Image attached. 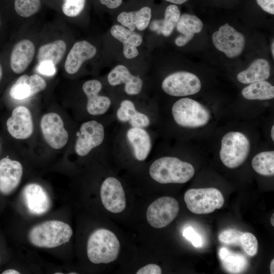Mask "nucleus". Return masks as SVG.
I'll use <instances>...</instances> for the list:
<instances>
[{
	"instance_id": "nucleus-40",
	"label": "nucleus",
	"mask_w": 274,
	"mask_h": 274,
	"mask_svg": "<svg viewBox=\"0 0 274 274\" xmlns=\"http://www.w3.org/2000/svg\"><path fill=\"white\" fill-rule=\"evenodd\" d=\"M123 52L127 59H132L139 55L137 47L133 46L123 47Z\"/></svg>"
},
{
	"instance_id": "nucleus-6",
	"label": "nucleus",
	"mask_w": 274,
	"mask_h": 274,
	"mask_svg": "<svg viewBox=\"0 0 274 274\" xmlns=\"http://www.w3.org/2000/svg\"><path fill=\"white\" fill-rule=\"evenodd\" d=\"M250 150V141L244 134L237 131H230L222 139L220 158L225 166L235 168L245 161Z\"/></svg>"
},
{
	"instance_id": "nucleus-2",
	"label": "nucleus",
	"mask_w": 274,
	"mask_h": 274,
	"mask_svg": "<svg viewBox=\"0 0 274 274\" xmlns=\"http://www.w3.org/2000/svg\"><path fill=\"white\" fill-rule=\"evenodd\" d=\"M194 173L192 164L173 156L159 157L149 168L150 177L162 184L185 183L193 177Z\"/></svg>"
},
{
	"instance_id": "nucleus-5",
	"label": "nucleus",
	"mask_w": 274,
	"mask_h": 274,
	"mask_svg": "<svg viewBox=\"0 0 274 274\" xmlns=\"http://www.w3.org/2000/svg\"><path fill=\"white\" fill-rule=\"evenodd\" d=\"M172 117L179 126L196 128L206 125L211 115L209 111L198 101L183 97L177 100L171 109Z\"/></svg>"
},
{
	"instance_id": "nucleus-33",
	"label": "nucleus",
	"mask_w": 274,
	"mask_h": 274,
	"mask_svg": "<svg viewBox=\"0 0 274 274\" xmlns=\"http://www.w3.org/2000/svg\"><path fill=\"white\" fill-rule=\"evenodd\" d=\"M240 246L249 256L253 257L257 254L258 244L255 236L250 232H243L241 237Z\"/></svg>"
},
{
	"instance_id": "nucleus-48",
	"label": "nucleus",
	"mask_w": 274,
	"mask_h": 274,
	"mask_svg": "<svg viewBox=\"0 0 274 274\" xmlns=\"http://www.w3.org/2000/svg\"><path fill=\"white\" fill-rule=\"evenodd\" d=\"M2 75H3V70H2V66L0 64V81L1 80V79L2 78Z\"/></svg>"
},
{
	"instance_id": "nucleus-43",
	"label": "nucleus",
	"mask_w": 274,
	"mask_h": 274,
	"mask_svg": "<svg viewBox=\"0 0 274 274\" xmlns=\"http://www.w3.org/2000/svg\"><path fill=\"white\" fill-rule=\"evenodd\" d=\"M167 2L174 3L175 4L181 5L189 0H165Z\"/></svg>"
},
{
	"instance_id": "nucleus-25",
	"label": "nucleus",
	"mask_w": 274,
	"mask_h": 274,
	"mask_svg": "<svg viewBox=\"0 0 274 274\" xmlns=\"http://www.w3.org/2000/svg\"><path fill=\"white\" fill-rule=\"evenodd\" d=\"M180 14L179 8L175 5H170L165 11L164 19L153 21L150 28L158 34L168 37L172 34L176 26Z\"/></svg>"
},
{
	"instance_id": "nucleus-47",
	"label": "nucleus",
	"mask_w": 274,
	"mask_h": 274,
	"mask_svg": "<svg viewBox=\"0 0 274 274\" xmlns=\"http://www.w3.org/2000/svg\"><path fill=\"white\" fill-rule=\"evenodd\" d=\"M270 223L272 226H274V214H273L270 218Z\"/></svg>"
},
{
	"instance_id": "nucleus-21",
	"label": "nucleus",
	"mask_w": 274,
	"mask_h": 274,
	"mask_svg": "<svg viewBox=\"0 0 274 274\" xmlns=\"http://www.w3.org/2000/svg\"><path fill=\"white\" fill-rule=\"evenodd\" d=\"M35 53V45L29 40H22L16 44L10 57L12 71L16 74L23 72L32 61Z\"/></svg>"
},
{
	"instance_id": "nucleus-34",
	"label": "nucleus",
	"mask_w": 274,
	"mask_h": 274,
	"mask_svg": "<svg viewBox=\"0 0 274 274\" xmlns=\"http://www.w3.org/2000/svg\"><path fill=\"white\" fill-rule=\"evenodd\" d=\"M86 0H64L62 6L63 14L70 17L79 15L83 10Z\"/></svg>"
},
{
	"instance_id": "nucleus-12",
	"label": "nucleus",
	"mask_w": 274,
	"mask_h": 274,
	"mask_svg": "<svg viewBox=\"0 0 274 274\" xmlns=\"http://www.w3.org/2000/svg\"><path fill=\"white\" fill-rule=\"evenodd\" d=\"M179 206L173 197L163 196L156 199L148 208L146 217L149 224L155 228L165 227L178 216Z\"/></svg>"
},
{
	"instance_id": "nucleus-45",
	"label": "nucleus",
	"mask_w": 274,
	"mask_h": 274,
	"mask_svg": "<svg viewBox=\"0 0 274 274\" xmlns=\"http://www.w3.org/2000/svg\"><path fill=\"white\" fill-rule=\"evenodd\" d=\"M271 138L274 141V125H272L271 129Z\"/></svg>"
},
{
	"instance_id": "nucleus-24",
	"label": "nucleus",
	"mask_w": 274,
	"mask_h": 274,
	"mask_svg": "<svg viewBox=\"0 0 274 274\" xmlns=\"http://www.w3.org/2000/svg\"><path fill=\"white\" fill-rule=\"evenodd\" d=\"M151 18V10L144 7L138 11L122 12L117 17V21L130 30H145L149 25Z\"/></svg>"
},
{
	"instance_id": "nucleus-13",
	"label": "nucleus",
	"mask_w": 274,
	"mask_h": 274,
	"mask_svg": "<svg viewBox=\"0 0 274 274\" xmlns=\"http://www.w3.org/2000/svg\"><path fill=\"white\" fill-rule=\"evenodd\" d=\"M212 39L214 46L229 58L239 56L245 48L244 36L228 23L215 31Z\"/></svg>"
},
{
	"instance_id": "nucleus-1",
	"label": "nucleus",
	"mask_w": 274,
	"mask_h": 274,
	"mask_svg": "<svg viewBox=\"0 0 274 274\" xmlns=\"http://www.w3.org/2000/svg\"><path fill=\"white\" fill-rule=\"evenodd\" d=\"M119 125L109 138L108 150L126 153L138 162L145 161L153 148L150 129Z\"/></svg>"
},
{
	"instance_id": "nucleus-30",
	"label": "nucleus",
	"mask_w": 274,
	"mask_h": 274,
	"mask_svg": "<svg viewBox=\"0 0 274 274\" xmlns=\"http://www.w3.org/2000/svg\"><path fill=\"white\" fill-rule=\"evenodd\" d=\"M111 33L115 39L122 43L123 47L133 46L138 47L143 42L142 36L122 25L116 24L111 28Z\"/></svg>"
},
{
	"instance_id": "nucleus-8",
	"label": "nucleus",
	"mask_w": 274,
	"mask_h": 274,
	"mask_svg": "<svg viewBox=\"0 0 274 274\" xmlns=\"http://www.w3.org/2000/svg\"><path fill=\"white\" fill-rule=\"evenodd\" d=\"M152 113L151 108L140 107L131 99H124L117 104L114 116L119 124L150 129L153 123Z\"/></svg>"
},
{
	"instance_id": "nucleus-29",
	"label": "nucleus",
	"mask_w": 274,
	"mask_h": 274,
	"mask_svg": "<svg viewBox=\"0 0 274 274\" xmlns=\"http://www.w3.org/2000/svg\"><path fill=\"white\" fill-rule=\"evenodd\" d=\"M252 166L258 174L265 176L274 175V151H264L257 154L252 160Z\"/></svg>"
},
{
	"instance_id": "nucleus-36",
	"label": "nucleus",
	"mask_w": 274,
	"mask_h": 274,
	"mask_svg": "<svg viewBox=\"0 0 274 274\" xmlns=\"http://www.w3.org/2000/svg\"><path fill=\"white\" fill-rule=\"evenodd\" d=\"M183 235L196 248L201 247L202 240L201 237L191 227L185 228L183 231Z\"/></svg>"
},
{
	"instance_id": "nucleus-37",
	"label": "nucleus",
	"mask_w": 274,
	"mask_h": 274,
	"mask_svg": "<svg viewBox=\"0 0 274 274\" xmlns=\"http://www.w3.org/2000/svg\"><path fill=\"white\" fill-rule=\"evenodd\" d=\"M38 70L43 75L51 76L56 73L55 65L50 61H44L39 63Z\"/></svg>"
},
{
	"instance_id": "nucleus-44",
	"label": "nucleus",
	"mask_w": 274,
	"mask_h": 274,
	"mask_svg": "<svg viewBox=\"0 0 274 274\" xmlns=\"http://www.w3.org/2000/svg\"><path fill=\"white\" fill-rule=\"evenodd\" d=\"M270 270L271 274L274 273V260L272 259L270 264Z\"/></svg>"
},
{
	"instance_id": "nucleus-28",
	"label": "nucleus",
	"mask_w": 274,
	"mask_h": 274,
	"mask_svg": "<svg viewBox=\"0 0 274 274\" xmlns=\"http://www.w3.org/2000/svg\"><path fill=\"white\" fill-rule=\"evenodd\" d=\"M243 97L249 100H267L274 97V87L269 82L263 81L250 84L242 91Z\"/></svg>"
},
{
	"instance_id": "nucleus-35",
	"label": "nucleus",
	"mask_w": 274,
	"mask_h": 274,
	"mask_svg": "<svg viewBox=\"0 0 274 274\" xmlns=\"http://www.w3.org/2000/svg\"><path fill=\"white\" fill-rule=\"evenodd\" d=\"M243 233L235 229H226L219 234V241L226 245L239 246L241 237Z\"/></svg>"
},
{
	"instance_id": "nucleus-27",
	"label": "nucleus",
	"mask_w": 274,
	"mask_h": 274,
	"mask_svg": "<svg viewBox=\"0 0 274 274\" xmlns=\"http://www.w3.org/2000/svg\"><path fill=\"white\" fill-rule=\"evenodd\" d=\"M66 49L65 42L58 40L41 46L38 53L39 62L50 61L55 65L58 64L63 58Z\"/></svg>"
},
{
	"instance_id": "nucleus-23",
	"label": "nucleus",
	"mask_w": 274,
	"mask_h": 274,
	"mask_svg": "<svg viewBox=\"0 0 274 274\" xmlns=\"http://www.w3.org/2000/svg\"><path fill=\"white\" fill-rule=\"evenodd\" d=\"M270 75V66L267 60L263 58L255 60L249 66L237 75V80L243 84H252L265 81Z\"/></svg>"
},
{
	"instance_id": "nucleus-11",
	"label": "nucleus",
	"mask_w": 274,
	"mask_h": 274,
	"mask_svg": "<svg viewBox=\"0 0 274 274\" xmlns=\"http://www.w3.org/2000/svg\"><path fill=\"white\" fill-rule=\"evenodd\" d=\"M201 85L195 75L184 71L173 73L166 77L161 83L162 90L176 97L186 96L198 93Z\"/></svg>"
},
{
	"instance_id": "nucleus-22",
	"label": "nucleus",
	"mask_w": 274,
	"mask_h": 274,
	"mask_svg": "<svg viewBox=\"0 0 274 274\" xmlns=\"http://www.w3.org/2000/svg\"><path fill=\"white\" fill-rule=\"evenodd\" d=\"M176 27L181 35L176 39L175 43L177 46L182 47L193 39L195 33L201 31L203 23L196 16L184 14L180 16Z\"/></svg>"
},
{
	"instance_id": "nucleus-46",
	"label": "nucleus",
	"mask_w": 274,
	"mask_h": 274,
	"mask_svg": "<svg viewBox=\"0 0 274 274\" xmlns=\"http://www.w3.org/2000/svg\"><path fill=\"white\" fill-rule=\"evenodd\" d=\"M274 49V42H272L271 45V54H272L273 58H274V49Z\"/></svg>"
},
{
	"instance_id": "nucleus-7",
	"label": "nucleus",
	"mask_w": 274,
	"mask_h": 274,
	"mask_svg": "<svg viewBox=\"0 0 274 274\" xmlns=\"http://www.w3.org/2000/svg\"><path fill=\"white\" fill-rule=\"evenodd\" d=\"M187 208L195 214H210L222 207L224 198L215 188L190 189L184 195Z\"/></svg>"
},
{
	"instance_id": "nucleus-3",
	"label": "nucleus",
	"mask_w": 274,
	"mask_h": 274,
	"mask_svg": "<svg viewBox=\"0 0 274 274\" xmlns=\"http://www.w3.org/2000/svg\"><path fill=\"white\" fill-rule=\"evenodd\" d=\"M73 230L67 223L58 220H49L37 224L29 231L28 238L33 246L53 248L67 243Z\"/></svg>"
},
{
	"instance_id": "nucleus-26",
	"label": "nucleus",
	"mask_w": 274,
	"mask_h": 274,
	"mask_svg": "<svg viewBox=\"0 0 274 274\" xmlns=\"http://www.w3.org/2000/svg\"><path fill=\"white\" fill-rule=\"evenodd\" d=\"M219 257L223 267L229 273H239L247 267L248 261L244 255L225 247L220 249Z\"/></svg>"
},
{
	"instance_id": "nucleus-41",
	"label": "nucleus",
	"mask_w": 274,
	"mask_h": 274,
	"mask_svg": "<svg viewBox=\"0 0 274 274\" xmlns=\"http://www.w3.org/2000/svg\"><path fill=\"white\" fill-rule=\"evenodd\" d=\"M100 2L110 9H115L120 6L122 0H99Z\"/></svg>"
},
{
	"instance_id": "nucleus-51",
	"label": "nucleus",
	"mask_w": 274,
	"mask_h": 274,
	"mask_svg": "<svg viewBox=\"0 0 274 274\" xmlns=\"http://www.w3.org/2000/svg\"><path fill=\"white\" fill-rule=\"evenodd\" d=\"M0 148H1V144H0Z\"/></svg>"
},
{
	"instance_id": "nucleus-14",
	"label": "nucleus",
	"mask_w": 274,
	"mask_h": 274,
	"mask_svg": "<svg viewBox=\"0 0 274 274\" xmlns=\"http://www.w3.org/2000/svg\"><path fill=\"white\" fill-rule=\"evenodd\" d=\"M41 130L47 143L52 148H62L68 142V133L61 117L56 113L44 115L40 122Z\"/></svg>"
},
{
	"instance_id": "nucleus-20",
	"label": "nucleus",
	"mask_w": 274,
	"mask_h": 274,
	"mask_svg": "<svg viewBox=\"0 0 274 274\" xmlns=\"http://www.w3.org/2000/svg\"><path fill=\"white\" fill-rule=\"evenodd\" d=\"M94 46L86 41L76 42L69 52L64 63L65 71L69 74L76 73L83 63L93 58L96 53Z\"/></svg>"
},
{
	"instance_id": "nucleus-4",
	"label": "nucleus",
	"mask_w": 274,
	"mask_h": 274,
	"mask_svg": "<svg viewBox=\"0 0 274 274\" xmlns=\"http://www.w3.org/2000/svg\"><path fill=\"white\" fill-rule=\"evenodd\" d=\"M119 251L120 243L117 236L107 229L96 230L91 233L87 241V256L94 264H107L115 261Z\"/></svg>"
},
{
	"instance_id": "nucleus-50",
	"label": "nucleus",
	"mask_w": 274,
	"mask_h": 274,
	"mask_svg": "<svg viewBox=\"0 0 274 274\" xmlns=\"http://www.w3.org/2000/svg\"><path fill=\"white\" fill-rule=\"evenodd\" d=\"M0 25H1V20H0Z\"/></svg>"
},
{
	"instance_id": "nucleus-9",
	"label": "nucleus",
	"mask_w": 274,
	"mask_h": 274,
	"mask_svg": "<svg viewBox=\"0 0 274 274\" xmlns=\"http://www.w3.org/2000/svg\"><path fill=\"white\" fill-rule=\"evenodd\" d=\"M105 125L96 120L84 122L77 134L74 150L80 157L88 155L93 150L100 147L106 140Z\"/></svg>"
},
{
	"instance_id": "nucleus-16",
	"label": "nucleus",
	"mask_w": 274,
	"mask_h": 274,
	"mask_svg": "<svg viewBox=\"0 0 274 274\" xmlns=\"http://www.w3.org/2000/svg\"><path fill=\"white\" fill-rule=\"evenodd\" d=\"M22 196L27 210L32 215H44L51 208L49 195L39 184L30 183L26 185L22 190Z\"/></svg>"
},
{
	"instance_id": "nucleus-49",
	"label": "nucleus",
	"mask_w": 274,
	"mask_h": 274,
	"mask_svg": "<svg viewBox=\"0 0 274 274\" xmlns=\"http://www.w3.org/2000/svg\"><path fill=\"white\" fill-rule=\"evenodd\" d=\"M70 273L72 274V273H76V272H70Z\"/></svg>"
},
{
	"instance_id": "nucleus-17",
	"label": "nucleus",
	"mask_w": 274,
	"mask_h": 274,
	"mask_svg": "<svg viewBox=\"0 0 274 274\" xmlns=\"http://www.w3.org/2000/svg\"><path fill=\"white\" fill-rule=\"evenodd\" d=\"M7 130L15 139L25 140L29 138L33 131V123L29 109L19 106L13 109L6 123Z\"/></svg>"
},
{
	"instance_id": "nucleus-15",
	"label": "nucleus",
	"mask_w": 274,
	"mask_h": 274,
	"mask_svg": "<svg viewBox=\"0 0 274 274\" xmlns=\"http://www.w3.org/2000/svg\"><path fill=\"white\" fill-rule=\"evenodd\" d=\"M104 207L109 212L119 213L126 207L124 191L120 181L115 177H109L102 182L100 190Z\"/></svg>"
},
{
	"instance_id": "nucleus-19",
	"label": "nucleus",
	"mask_w": 274,
	"mask_h": 274,
	"mask_svg": "<svg viewBox=\"0 0 274 274\" xmlns=\"http://www.w3.org/2000/svg\"><path fill=\"white\" fill-rule=\"evenodd\" d=\"M23 175L20 162L5 157L0 160V192L8 195L18 186Z\"/></svg>"
},
{
	"instance_id": "nucleus-18",
	"label": "nucleus",
	"mask_w": 274,
	"mask_h": 274,
	"mask_svg": "<svg viewBox=\"0 0 274 274\" xmlns=\"http://www.w3.org/2000/svg\"><path fill=\"white\" fill-rule=\"evenodd\" d=\"M108 82L112 86L124 85L125 93L129 96H136L142 91L143 81L141 78L132 74L123 65L114 67L108 75Z\"/></svg>"
},
{
	"instance_id": "nucleus-38",
	"label": "nucleus",
	"mask_w": 274,
	"mask_h": 274,
	"mask_svg": "<svg viewBox=\"0 0 274 274\" xmlns=\"http://www.w3.org/2000/svg\"><path fill=\"white\" fill-rule=\"evenodd\" d=\"M162 273L161 267L155 264H149L139 269L136 274H160Z\"/></svg>"
},
{
	"instance_id": "nucleus-42",
	"label": "nucleus",
	"mask_w": 274,
	"mask_h": 274,
	"mask_svg": "<svg viewBox=\"0 0 274 274\" xmlns=\"http://www.w3.org/2000/svg\"><path fill=\"white\" fill-rule=\"evenodd\" d=\"M2 273L3 274H19L20 272L15 269H7L4 271L2 272Z\"/></svg>"
},
{
	"instance_id": "nucleus-39",
	"label": "nucleus",
	"mask_w": 274,
	"mask_h": 274,
	"mask_svg": "<svg viewBox=\"0 0 274 274\" xmlns=\"http://www.w3.org/2000/svg\"><path fill=\"white\" fill-rule=\"evenodd\" d=\"M258 5L265 12L274 14V0H256Z\"/></svg>"
},
{
	"instance_id": "nucleus-10",
	"label": "nucleus",
	"mask_w": 274,
	"mask_h": 274,
	"mask_svg": "<svg viewBox=\"0 0 274 274\" xmlns=\"http://www.w3.org/2000/svg\"><path fill=\"white\" fill-rule=\"evenodd\" d=\"M101 83L96 79L85 82L82 90L87 98L86 110L87 113L95 117L107 115L114 118L115 109L117 105L107 95L100 94L102 89Z\"/></svg>"
},
{
	"instance_id": "nucleus-31",
	"label": "nucleus",
	"mask_w": 274,
	"mask_h": 274,
	"mask_svg": "<svg viewBox=\"0 0 274 274\" xmlns=\"http://www.w3.org/2000/svg\"><path fill=\"white\" fill-rule=\"evenodd\" d=\"M10 94L14 99L22 100L34 95L32 87L27 75L19 77L11 87Z\"/></svg>"
},
{
	"instance_id": "nucleus-32",
	"label": "nucleus",
	"mask_w": 274,
	"mask_h": 274,
	"mask_svg": "<svg viewBox=\"0 0 274 274\" xmlns=\"http://www.w3.org/2000/svg\"><path fill=\"white\" fill-rule=\"evenodd\" d=\"M41 6L40 0H15L16 13L23 17H29L37 13Z\"/></svg>"
}]
</instances>
